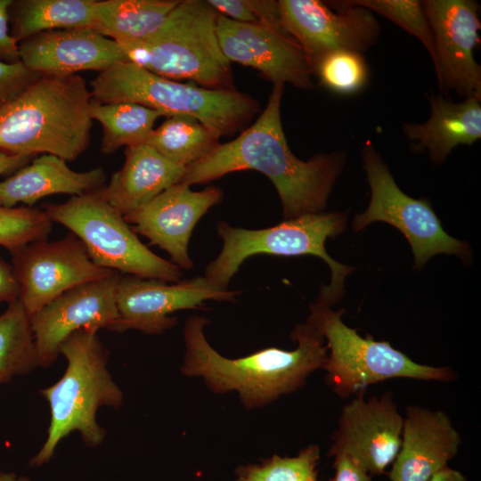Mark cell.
Returning a JSON list of instances; mask_svg holds the SVG:
<instances>
[{"instance_id": "cell-8", "label": "cell", "mask_w": 481, "mask_h": 481, "mask_svg": "<svg viewBox=\"0 0 481 481\" xmlns=\"http://www.w3.org/2000/svg\"><path fill=\"white\" fill-rule=\"evenodd\" d=\"M310 310L308 319L327 342L322 368L327 383L339 396L363 393L368 386L390 379L451 381L456 377L449 367L418 363L387 341H377L371 335L361 337L343 322V309L334 311L316 302Z\"/></svg>"}, {"instance_id": "cell-40", "label": "cell", "mask_w": 481, "mask_h": 481, "mask_svg": "<svg viewBox=\"0 0 481 481\" xmlns=\"http://www.w3.org/2000/svg\"><path fill=\"white\" fill-rule=\"evenodd\" d=\"M314 481H317V479H316V480H314Z\"/></svg>"}, {"instance_id": "cell-35", "label": "cell", "mask_w": 481, "mask_h": 481, "mask_svg": "<svg viewBox=\"0 0 481 481\" xmlns=\"http://www.w3.org/2000/svg\"><path fill=\"white\" fill-rule=\"evenodd\" d=\"M19 298V287L12 264L0 257V305H10Z\"/></svg>"}, {"instance_id": "cell-2", "label": "cell", "mask_w": 481, "mask_h": 481, "mask_svg": "<svg viewBox=\"0 0 481 481\" xmlns=\"http://www.w3.org/2000/svg\"><path fill=\"white\" fill-rule=\"evenodd\" d=\"M208 322L196 315L186 321L182 371L203 378L214 392H238L248 408L297 390L312 372L323 368L327 359L325 340L308 318L291 333L298 341L294 350L267 347L236 359L221 355L208 344L203 331Z\"/></svg>"}, {"instance_id": "cell-28", "label": "cell", "mask_w": 481, "mask_h": 481, "mask_svg": "<svg viewBox=\"0 0 481 481\" xmlns=\"http://www.w3.org/2000/svg\"><path fill=\"white\" fill-rule=\"evenodd\" d=\"M37 367L29 315L18 299L0 314V386Z\"/></svg>"}, {"instance_id": "cell-7", "label": "cell", "mask_w": 481, "mask_h": 481, "mask_svg": "<svg viewBox=\"0 0 481 481\" xmlns=\"http://www.w3.org/2000/svg\"><path fill=\"white\" fill-rule=\"evenodd\" d=\"M346 211H322L284 219L276 225L260 230L236 228L220 222L216 229L223 240V248L207 265L205 277L227 289L240 265L251 256H315L322 258L331 272L330 283L322 286L317 302L331 306L342 298L345 279L355 268L331 258L325 249V241L340 234L346 228Z\"/></svg>"}, {"instance_id": "cell-12", "label": "cell", "mask_w": 481, "mask_h": 481, "mask_svg": "<svg viewBox=\"0 0 481 481\" xmlns=\"http://www.w3.org/2000/svg\"><path fill=\"white\" fill-rule=\"evenodd\" d=\"M277 2L282 29L302 47L312 69L330 52L363 53L379 39L380 26L368 9L330 7L319 0Z\"/></svg>"}, {"instance_id": "cell-25", "label": "cell", "mask_w": 481, "mask_h": 481, "mask_svg": "<svg viewBox=\"0 0 481 481\" xmlns=\"http://www.w3.org/2000/svg\"><path fill=\"white\" fill-rule=\"evenodd\" d=\"M97 0H23L14 16L17 40L49 30L93 29Z\"/></svg>"}, {"instance_id": "cell-21", "label": "cell", "mask_w": 481, "mask_h": 481, "mask_svg": "<svg viewBox=\"0 0 481 481\" xmlns=\"http://www.w3.org/2000/svg\"><path fill=\"white\" fill-rule=\"evenodd\" d=\"M125 162L100 189L123 216L141 208L167 188L182 183L187 167L171 162L147 143L126 148Z\"/></svg>"}, {"instance_id": "cell-4", "label": "cell", "mask_w": 481, "mask_h": 481, "mask_svg": "<svg viewBox=\"0 0 481 481\" xmlns=\"http://www.w3.org/2000/svg\"><path fill=\"white\" fill-rule=\"evenodd\" d=\"M59 353L67 367L57 382L40 390L49 404L50 423L44 444L29 462L34 468L47 464L59 444L74 431L87 447L101 445L106 430L97 421L98 410H117L124 402V394L108 369L109 351L98 331L72 333L61 343Z\"/></svg>"}, {"instance_id": "cell-30", "label": "cell", "mask_w": 481, "mask_h": 481, "mask_svg": "<svg viewBox=\"0 0 481 481\" xmlns=\"http://www.w3.org/2000/svg\"><path fill=\"white\" fill-rule=\"evenodd\" d=\"M330 7H363L374 11L417 37L435 61L433 33L423 10L422 2L418 0H343L328 1Z\"/></svg>"}, {"instance_id": "cell-3", "label": "cell", "mask_w": 481, "mask_h": 481, "mask_svg": "<svg viewBox=\"0 0 481 481\" xmlns=\"http://www.w3.org/2000/svg\"><path fill=\"white\" fill-rule=\"evenodd\" d=\"M91 92L78 75H41L0 106V151L77 159L88 147Z\"/></svg>"}, {"instance_id": "cell-33", "label": "cell", "mask_w": 481, "mask_h": 481, "mask_svg": "<svg viewBox=\"0 0 481 481\" xmlns=\"http://www.w3.org/2000/svg\"><path fill=\"white\" fill-rule=\"evenodd\" d=\"M40 76L20 61L5 62L0 60V106L15 98Z\"/></svg>"}, {"instance_id": "cell-20", "label": "cell", "mask_w": 481, "mask_h": 481, "mask_svg": "<svg viewBox=\"0 0 481 481\" xmlns=\"http://www.w3.org/2000/svg\"><path fill=\"white\" fill-rule=\"evenodd\" d=\"M461 444L459 432L444 411L408 406L390 481H428L456 456Z\"/></svg>"}, {"instance_id": "cell-1", "label": "cell", "mask_w": 481, "mask_h": 481, "mask_svg": "<svg viewBox=\"0 0 481 481\" xmlns=\"http://www.w3.org/2000/svg\"><path fill=\"white\" fill-rule=\"evenodd\" d=\"M284 85H273L267 104L253 125L187 167L182 183L192 185L232 172L256 170L273 183L285 219L322 212L346 160L343 151L317 153L308 160L290 151L281 119Z\"/></svg>"}, {"instance_id": "cell-10", "label": "cell", "mask_w": 481, "mask_h": 481, "mask_svg": "<svg viewBox=\"0 0 481 481\" xmlns=\"http://www.w3.org/2000/svg\"><path fill=\"white\" fill-rule=\"evenodd\" d=\"M362 158L371 200L366 210L355 216L352 223L355 232L377 221L395 227L411 246L415 270H421L431 257L438 254L455 255L465 264L470 263L469 245L444 230L427 198L414 199L397 186L371 141L364 143Z\"/></svg>"}, {"instance_id": "cell-24", "label": "cell", "mask_w": 481, "mask_h": 481, "mask_svg": "<svg viewBox=\"0 0 481 481\" xmlns=\"http://www.w3.org/2000/svg\"><path fill=\"white\" fill-rule=\"evenodd\" d=\"M180 0H97L94 29L118 43L146 39Z\"/></svg>"}, {"instance_id": "cell-27", "label": "cell", "mask_w": 481, "mask_h": 481, "mask_svg": "<svg viewBox=\"0 0 481 481\" xmlns=\"http://www.w3.org/2000/svg\"><path fill=\"white\" fill-rule=\"evenodd\" d=\"M219 137L195 118L172 116L152 131L148 145L173 163L188 167L208 155Z\"/></svg>"}, {"instance_id": "cell-22", "label": "cell", "mask_w": 481, "mask_h": 481, "mask_svg": "<svg viewBox=\"0 0 481 481\" xmlns=\"http://www.w3.org/2000/svg\"><path fill=\"white\" fill-rule=\"evenodd\" d=\"M106 174L102 167L77 172L54 155L42 154L10 177L0 182V206L33 205L58 193L81 195L102 188Z\"/></svg>"}, {"instance_id": "cell-9", "label": "cell", "mask_w": 481, "mask_h": 481, "mask_svg": "<svg viewBox=\"0 0 481 481\" xmlns=\"http://www.w3.org/2000/svg\"><path fill=\"white\" fill-rule=\"evenodd\" d=\"M45 212L53 223L76 235L102 268L167 282H176L183 275L176 265L156 255L138 239L100 189L71 196L63 203L47 204Z\"/></svg>"}, {"instance_id": "cell-15", "label": "cell", "mask_w": 481, "mask_h": 481, "mask_svg": "<svg viewBox=\"0 0 481 481\" xmlns=\"http://www.w3.org/2000/svg\"><path fill=\"white\" fill-rule=\"evenodd\" d=\"M435 45L440 90L481 100V66L474 58L479 41V5L473 0L421 1Z\"/></svg>"}, {"instance_id": "cell-31", "label": "cell", "mask_w": 481, "mask_h": 481, "mask_svg": "<svg viewBox=\"0 0 481 481\" xmlns=\"http://www.w3.org/2000/svg\"><path fill=\"white\" fill-rule=\"evenodd\" d=\"M319 459V447L310 445L295 457L274 455L260 464L240 467L232 481H314Z\"/></svg>"}, {"instance_id": "cell-34", "label": "cell", "mask_w": 481, "mask_h": 481, "mask_svg": "<svg viewBox=\"0 0 481 481\" xmlns=\"http://www.w3.org/2000/svg\"><path fill=\"white\" fill-rule=\"evenodd\" d=\"M12 0H0V58L7 62L20 61L18 40L8 30L9 9Z\"/></svg>"}, {"instance_id": "cell-16", "label": "cell", "mask_w": 481, "mask_h": 481, "mask_svg": "<svg viewBox=\"0 0 481 481\" xmlns=\"http://www.w3.org/2000/svg\"><path fill=\"white\" fill-rule=\"evenodd\" d=\"M404 417L388 391L364 398L363 394L341 410L329 456H346L370 475L394 462L402 442Z\"/></svg>"}, {"instance_id": "cell-36", "label": "cell", "mask_w": 481, "mask_h": 481, "mask_svg": "<svg viewBox=\"0 0 481 481\" xmlns=\"http://www.w3.org/2000/svg\"><path fill=\"white\" fill-rule=\"evenodd\" d=\"M333 481H373L371 475L346 456L334 457Z\"/></svg>"}, {"instance_id": "cell-38", "label": "cell", "mask_w": 481, "mask_h": 481, "mask_svg": "<svg viewBox=\"0 0 481 481\" xmlns=\"http://www.w3.org/2000/svg\"><path fill=\"white\" fill-rule=\"evenodd\" d=\"M428 481H467V479L457 469L446 466L436 472Z\"/></svg>"}, {"instance_id": "cell-26", "label": "cell", "mask_w": 481, "mask_h": 481, "mask_svg": "<svg viewBox=\"0 0 481 481\" xmlns=\"http://www.w3.org/2000/svg\"><path fill=\"white\" fill-rule=\"evenodd\" d=\"M92 119L102 127L101 151L113 154L119 148L145 143L154 130L156 120L165 115L133 102L101 103L92 100Z\"/></svg>"}, {"instance_id": "cell-6", "label": "cell", "mask_w": 481, "mask_h": 481, "mask_svg": "<svg viewBox=\"0 0 481 481\" xmlns=\"http://www.w3.org/2000/svg\"><path fill=\"white\" fill-rule=\"evenodd\" d=\"M218 14L207 1L181 0L151 37L118 44L127 61L160 77L233 89L231 62L216 35Z\"/></svg>"}, {"instance_id": "cell-23", "label": "cell", "mask_w": 481, "mask_h": 481, "mask_svg": "<svg viewBox=\"0 0 481 481\" xmlns=\"http://www.w3.org/2000/svg\"><path fill=\"white\" fill-rule=\"evenodd\" d=\"M429 118L421 124L404 123L405 136L415 141L414 151L428 150L431 160L442 164L460 144L471 145L481 138V100L467 97L455 102L443 95L428 97Z\"/></svg>"}, {"instance_id": "cell-14", "label": "cell", "mask_w": 481, "mask_h": 481, "mask_svg": "<svg viewBox=\"0 0 481 481\" xmlns=\"http://www.w3.org/2000/svg\"><path fill=\"white\" fill-rule=\"evenodd\" d=\"M119 278L118 272H114L76 286L29 316L37 366L52 365L61 343L77 330H113L118 319L116 292Z\"/></svg>"}, {"instance_id": "cell-5", "label": "cell", "mask_w": 481, "mask_h": 481, "mask_svg": "<svg viewBox=\"0 0 481 481\" xmlns=\"http://www.w3.org/2000/svg\"><path fill=\"white\" fill-rule=\"evenodd\" d=\"M91 95L101 103L133 102L166 118H195L218 137L242 131L259 110L251 96L235 89H210L166 78L129 61L113 64L91 81Z\"/></svg>"}, {"instance_id": "cell-13", "label": "cell", "mask_w": 481, "mask_h": 481, "mask_svg": "<svg viewBox=\"0 0 481 481\" xmlns=\"http://www.w3.org/2000/svg\"><path fill=\"white\" fill-rule=\"evenodd\" d=\"M239 293L222 289L205 276L169 283L120 276L116 292L118 319L112 330L161 334L177 324L172 313L198 308L207 300L232 301Z\"/></svg>"}, {"instance_id": "cell-17", "label": "cell", "mask_w": 481, "mask_h": 481, "mask_svg": "<svg viewBox=\"0 0 481 481\" xmlns=\"http://www.w3.org/2000/svg\"><path fill=\"white\" fill-rule=\"evenodd\" d=\"M216 35L230 62L258 70L273 85L314 88V72L306 54L283 29L239 22L218 14Z\"/></svg>"}, {"instance_id": "cell-19", "label": "cell", "mask_w": 481, "mask_h": 481, "mask_svg": "<svg viewBox=\"0 0 481 481\" xmlns=\"http://www.w3.org/2000/svg\"><path fill=\"white\" fill-rule=\"evenodd\" d=\"M20 61L40 75L66 76L127 61L118 42L93 29L40 32L19 45Z\"/></svg>"}, {"instance_id": "cell-32", "label": "cell", "mask_w": 481, "mask_h": 481, "mask_svg": "<svg viewBox=\"0 0 481 481\" xmlns=\"http://www.w3.org/2000/svg\"><path fill=\"white\" fill-rule=\"evenodd\" d=\"M52 225L45 210L0 206V246L12 254L28 244L47 240Z\"/></svg>"}, {"instance_id": "cell-37", "label": "cell", "mask_w": 481, "mask_h": 481, "mask_svg": "<svg viewBox=\"0 0 481 481\" xmlns=\"http://www.w3.org/2000/svg\"><path fill=\"white\" fill-rule=\"evenodd\" d=\"M31 156L0 151V175L13 174L29 163Z\"/></svg>"}, {"instance_id": "cell-11", "label": "cell", "mask_w": 481, "mask_h": 481, "mask_svg": "<svg viewBox=\"0 0 481 481\" xmlns=\"http://www.w3.org/2000/svg\"><path fill=\"white\" fill-rule=\"evenodd\" d=\"M12 257L18 299L29 316L68 289L116 272L95 265L72 232L54 241L32 242Z\"/></svg>"}, {"instance_id": "cell-39", "label": "cell", "mask_w": 481, "mask_h": 481, "mask_svg": "<svg viewBox=\"0 0 481 481\" xmlns=\"http://www.w3.org/2000/svg\"><path fill=\"white\" fill-rule=\"evenodd\" d=\"M0 481H31L28 477L14 472L4 471L0 469Z\"/></svg>"}, {"instance_id": "cell-18", "label": "cell", "mask_w": 481, "mask_h": 481, "mask_svg": "<svg viewBox=\"0 0 481 481\" xmlns=\"http://www.w3.org/2000/svg\"><path fill=\"white\" fill-rule=\"evenodd\" d=\"M222 199L223 192L218 187L194 192L190 185L179 183L124 218L132 224L135 233L167 251L172 263L180 269L189 270L192 267L188 254L192 230L208 209L219 204Z\"/></svg>"}, {"instance_id": "cell-29", "label": "cell", "mask_w": 481, "mask_h": 481, "mask_svg": "<svg viewBox=\"0 0 481 481\" xmlns=\"http://www.w3.org/2000/svg\"><path fill=\"white\" fill-rule=\"evenodd\" d=\"M313 71L322 86L341 95L361 92L370 77L363 53L349 50L325 54L315 63Z\"/></svg>"}]
</instances>
